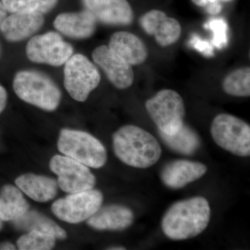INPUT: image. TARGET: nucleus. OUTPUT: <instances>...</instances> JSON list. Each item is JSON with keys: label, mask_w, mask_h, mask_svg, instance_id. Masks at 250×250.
<instances>
[{"label": "nucleus", "mask_w": 250, "mask_h": 250, "mask_svg": "<svg viewBox=\"0 0 250 250\" xmlns=\"http://www.w3.org/2000/svg\"><path fill=\"white\" fill-rule=\"evenodd\" d=\"M209 203L203 197H194L175 202L166 212L161 228L167 238L183 241L197 236L208 227Z\"/></svg>", "instance_id": "nucleus-1"}, {"label": "nucleus", "mask_w": 250, "mask_h": 250, "mask_svg": "<svg viewBox=\"0 0 250 250\" xmlns=\"http://www.w3.org/2000/svg\"><path fill=\"white\" fill-rule=\"evenodd\" d=\"M115 154L126 165L146 169L156 164L162 154L160 144L150 133L135 126H122L113 136Z\"/></svg>", "instance_id": "nucleus-2"}, {"label": "nucleus", "mask_w": 250, "mask_h": 250, "mask_svg": "<svg viewBox=\"0 0 250 250\" xmlns=\"http://www.w3.org/2000/svg\"><path fill=\"white\" fill-rule=\"evenodd\" d=\"M13 88L21 100L44 111H55L62 101V91L58 85L48 75L37 70L17 72Z\"/></svg>", "instance_id": "nucleus-3"}, {"label": "nucleus", "mask_w": 250, "mask_h": 250, "mask_svg": "<svg viewBox=\"0 0 250 250\" xmlns=\"http://www.w3.org/2000/svg\"><path fill=\"white\" fill-rule=\"evenodd\" d=\"M57 146L64 156L92 168H101L107 161V152L103 143L85 131L62 129Z\"/></svg>", "instance_id": "nucleus-4"}, {"label": "nucleus", "mask_w": 250, "mask_h": 250, "mask_svg": "<svg viewBox=\"0 0 250 250\" xmlns=\"http://www.w3.org/2000/svg\"><path fill=\"white\" fill-rule=\"evenodd\" d=\"M146 107L159 131L164 134H174L184 124L185 105L175 90H160L146 102Z\"/></svg>", "instance_id": "nucleus-5"}, {"label": "nucleus", "mask_w": 250, "mask_h": 250, "mask_svg": "<svg viewBox=\"0 0 250 250\" xmlns=\"http://www.w3.org/2000/svg\"><path fill=\"white\" fill-rule=\"evenodd\" d=\"M210 134L215 143L220 147L241 157L250 155V126L243 120L221 113L215 116Z\"/></svg>", "instance_id": "nucleus-6"}, {"label": "nucleus", "mask_w": 250, "mask_h": 250, "mask_svg": "<svg viewBox=\"0 0 250 250\" xmlns=\"http://www.w3.org/2000/svg\"><path fill=\"white\" fill-rule=\"evenodd\" d=\"M64 65L65 90L74 100L85 102L101 81L98 67L82 54H72Z\"/></svg>", "instance_id": "nucleus-7"}, {"label": "nucleus", "mask_w": 250, "mask_h": 250, "mask_svg": "<svg viewBox=\"0 0 250 250\" xmlns=\"http://www.w3.org/2000/svg\"><path fill=\"white\" fill-rule=\"evenodd\" d=\"M74 48L57 32L48 31L32 36L26 45V54L29 61L36 63L59 67L72 57Z\"/></svg>", "instance_id": "nucleus-8"}, {"label": "nucleus", "mask_w": 250, "mask_h": 250, "mask_svg": "<svg viewBox=\"0 0 250 250\" xmlns=\"http://www.w3.org/2000/svg\"><path fill=\"white\" fill-rule=\"evenodd\" d=\"M103 194L98 190L70 193L52 205V211L57 218L70 224H79L88 220L102 207Z\"/></svg>", "instance_id": "nucleus-9"}, {"label": "nucleus", "mask_w": 250, "mask_h": 250, "mask_svg": "<svg viewBox=\"0 0 250 250\" xmlns=\"http://www.w3.org/2000/svg\"><path fill=\"white\" fill-rule=\"evenodd\" d=\"M49 168L58 176L59 188L67 193L91 190L96 184V178L88 166L68 156H54L49 161Z\"/></svg>", "instance_id": "nucleus-10"}, {"label": "nucleus", "mask_w": 250, "mask_h": 250, "mask_svg": "<svg viewBox=\"0 0 250 250\" xmlns=\"http://www.w3.org/2000/svg\"><path fill=\"white\" fill-rule=\"evenodd\" d=\"M92 58L116 88L126 89L133 84L134 73L132 67L113 52L108 46L96 47L92 53Z\"/></svg>", "instance_id": "nucleus-11"}, {"label": "nucleus", "mask_w": 250, "mask_h": 250, "mask_svg": "<svg viewBox=\"0 0 250 250\" xmlns=\"http://www.w3.org/2000/svg\"><path fill=\"white\" fill-rule=\"evenodd\" d=\"M140 24L147 34L154 36L161 47L175 43L182 34L180 23L175 18L168 17L160 10H152L141 16Z\"/></svg>", "instance_id": "nucleus-12"}, {"label": "nucleus", "mask_w": 250, "mask_h": 250, "mask_svg": "<svg viewBox=\"0 0 250 250\" xmlns=\"http://www.w3.org/2000/svg\"><path fill=\"white\" fill-rule=\"evenodd\" d=\"M82 2L84 9L103 24L126 26L134 20V12L127 0H82Z\"/></svg>", "instance_id": "nucleus-13"}, {"label": "nucleus", "mask_w": 250, "mask_h": 250, "mask_svg": "<svg viewBox=\"0 0 250 250\" xmlns=\"http://www.w3.org/2000/svg\"><path fill=\"white\" fill-rule=\"evenodd\" d=\"M44 23L45 17L41 13H12L5 18L0 31L8 42H21L36 34Z\"/></svg>", "instance_id": "nucleus-14"}, {"label": "nucleus", "mask_w": 250, "mask_h": 250, "mask_svg": "<svg viewBox=\"0 0 250 250\" xmlns=\"http://www.w3.org/2000/svg\"><path fill=\"white\" fill-rule=\"evenodd\" d=\"M96 18L87 10L78 12H65L58 15L54 21V27L62 35L82 40L91 37L97 27Z\"/></svg>", "instance_id": "nucleus-15"}, {"label": "nucleus", "mask_w": 250, "mask_h": 250, "mask_svg": "<svg viewBox=\"0 0 250 250\" xmlns=\"http://www.w3.org/2000/svg\"><path fill=\"white\" fill-rule=\"evenodd\" d=\"M207 167L202 163L175 160L166 164L161 172V179L166 187L179 189L205 175Z\"/></svg>", "instance_id": "nucleus-16"}, {"label": "nucleus", "mask_w": 250, "mask_h": 250, "mask_svg": "<svg viewBox=\"0 0 250 250\" xmlns=\"http://www.w3.org/2000/svg\"><path fill=\"white\" fill-rule=\"evenodd\" d=\"M134 220L132 210L119 205L100 207L87 220V224L99 231H123L129 228Z\"/></svg>", "instance_id": "nucleus-17"}, {"label": "nucleus", "mask_w": 250, "mask_h": 250, "mask_svg": "<svg viewBox=\"0 0 250 250\" xmlns=\"http://www.w3.org/2000/svg\"><path fill=\"white\" fill-rule=\"evenodd\" d=\"M108 47L131 65L143 63L148 57V49L142 40L127 31H117L110 38Z\"/></svg>", "instance_id": "nucleus-18"}, {"label": "nucleus", "mask_w": 250, "mask_h": 250, "mask_svg": "<svg viewBox=\"0 0 250 250\" xmlns=\"http://www.w3.org/2000/svg\"><path fill=\"white\" fill-rule=\"evenodd\" d=\"M15 183L21 191L38 202L50 201L58 194L57 181L47 176L22 174L16 179Z\"/></svg>", "instance_id": "nucleus-19"}, {"label": "nucleus", "mask_w": 250, "mask_h": 250, "mask_svg": "<svg viewBox=\"0 0 250 250\" xmlns=\"http://www.w3.org/2000/svg\"><path fill=\"white\" fill-rule=\"evenodd\" d=\"M11 222L14 228L20 231H39L52 235L59 240L67 238V233L63 229L37 210L29 209L22 216Z\"/></svg>", "instance_id": "nucleus-20"}, {"label": "nucleus", "mask_w": 250, "mask_h": 250, "mask_svg": "<svg viewBox=\"0 0 250 250\" xmlns=\"http://www.w3.org/2000/svg\"><path fill=\"white\" fill-rule=\"evenodd\" d=\"M29 205L22 191L13 185H4L0 190V219L3 222L13 221L24 215Z\"/></svg>", "instance_id": "nucleus-21"}, {"label": "nucleus", "mask_w": 250, "mask_h": 250, "mask_svg": "<svg viewBox=\"0 0 250 250\" xmlns=\"http://www.w3.org/2000/svg\"><path fill=\"white\" fill-rule=\"evenodd\" d=\"M163 142L171 150L183 155H192L200 147V137L188 125L184 124L181 129L172 135H167L159 131Z\"/></svg>", "instance_id": "nucleus-22"}, {"label": "nucleus", "mask_w": 250, "mask_h": 250, "mask_svg": "<svg viewBox=\"0 0 250 250\" xmlns=\"http://www.w3.org/2000/svg\"><path fill=\"white\" fill-rule=\"evenodd\" d=\"M224 91L231 96L250 97V68L241 67L229 74L223 82Z\"/></svg>", "instance_id": "nucleus-23"}, {"label": "nucleus", "mask_w": 250, "mask_h": 250, "mask_svg": "<svg viewBox=\"0 0 250 250\" xmlns=\"http://www.w3.org/2000/svg\"><path fill=\"white\" fill-rule=\"evenodd\" d=\"M8 12H37L47 14L58 4L59 0H1Z\"/></svg>", "instance_id": "nucleus-24"}, {"label": "nucleus", "mask_w": 250, "mask_h": 250, "mask_svg": "<svg viewBox=\"0 0 250 250\" xmlns=\"http://www.w3.org/2000/svg\"><path fill=\"white\" fill-rule=\"evenodd\" d=\"M56 241L52 235L31 231L18 238L17 247L20 250H49L53 249Z\"/></svg>", "instance_id": "nucleus-25"}, {"label": "nucleus", "mask_w": 250, "mask_h": 250, "mask_svg": "<svg viewBox=\"0 0 250 250\" xmlns=\"http://www.w3.org/2000/svg\"><path fill=\"white\" fill-rule=\"evenodd\" d=\"M206 29L213 32L212 43L218 49H222L228 44V24L223 18L210 20L205 24Z\"/></svg>", "instance_id": "nucleus-26"}, {"label": "nucleus", "mask_w": 250, "mask_h": 250, "mask_svg": "<svg viewBox=\"0 0 250 250\" xmlns=\"http://www.w3.org/2000/svg\"><path fill=\"white\" fill-rule=\"evenodd\" d=\"M190 45L205 57H211L214 56L213 46L208 41L202 40L196 34L192 35L190 40Z\"/></svg>", "instance_id": "nucleus-27"}, {"label": "nucleus", "mask_w": 250, "mask_h": 250, "mask_svg": "<svg viewBox=\"0 0 250 250\" xmlns=\"http://www.w3.org/2000/svg\"><path fill=\"white\" fill-rule=\"evenodd\" d=\"M8 94L6 89L0 85V115L1 114L7 104Z\"/></svg>", "instance_id": "nucleus-28"}, {"label": "nucleus", "mask_w": 250, "mask_h": 250, "mask_svg": "<svg viewBox=\"0 0 250 250\" xmlns=\"http://www.w3.org/2000/svg\"><path fill=\"white\" fill-rule=\"evenodd\" d=\"M207 12L212 15L218 14L222 11V6L218 1L209 3L205 6Z\"/></svg>", "instance_id": "nucleus-29"}, {"label": "nucleus", "mask_w": 250, "mask_h": 250, "mask_svg": "<svg viewBox=\"0 0 250 250\" xmlns=\"http://www.w3.org/2000/svg\"><path fill=\"white\" fill-rule=\"evenodd\" d=\"M7 10L5 8L1 0H0V27H1L2 22H4L5 18L7 17Z\"/></svg>", "instance_id": "nucleus-30"}, {"label": "nucleus", "mask_w": 250, "mask_h": 250, "mask_svg": "<svg viewBox=\"0 0 250 250\" xmlns=\"http://www.w3.org/2000/svg\"><path fill=\"white\" fill-rule=\"evenodd\" d=\"M16 250V247L9 242H4V243H0V250Z\"/></svg>", "instance_id": "nucleus-31"}, {"label": "nucleus", "mask_w": 250, "mask_h": 250, "mask_svg": "<svg viewBox=\"0 0 250 250\" xmlns=\"http://www.w3.org/2000/svg\"><path fill=\"white\" fill-rule=\"evenodd\" d=\"M192 1L197 6H201V7H205L209 3L208 0H192Z\"/></svg>", "instance_id": "nucleus-32"}, {"label": "nucleus", "mask_w": 250, "mask_h": 250, "mask_svg": "<svg viewBox=\"0 0 250 250\" xmlns=\"http://www.w3.org/2000/svg\"><path fill=\"white\" fill-rule=\"evenodd\" d=\"M108 250H126V248H123V247H113V248H108Z\"/></svg>", "instance_id": "nucleus-33"}, {"label": "nucleus", "mask_w": 250, "mask_h": 250, "mask_svg": "<svg viewBox=\"0 0 250 250\" xmlns=\"http://www.w3.org/2000/svg\"><path fill=\"white\" fill-rule=\"evenodd\" d=\"M3 228V221L0 219V231Z\"/></svg>", "instance_id": "nucleus-34"}, {"label": "nucleus", "mask_w": 250, "mask_h": 250, "mask_svg": "<svg viewBox=\"0 0 250 250\" xmlns=\"http://www.w3.org/2000/svg\"><path fill=\"white\" fill-rule=\"evenodd\" d=\"M1 54H2V47H1V42H0V58H1Z\"/></svg>", "instance_id": "nucleus-35"}, {"label": "nucleus", "mask_w": 250, "mask_h": 250, "mask_svg": "<svg viewBox=\"0 0 250 250\" xmlns=\"http://www.w3.org/2000/svg\"><path fill=\"white\" fill-rule=\"evenodd\" d=\"M222 1H231V0H222Z\"/></svg>", "instance_id": "nucleus-36"}]
</instances>
